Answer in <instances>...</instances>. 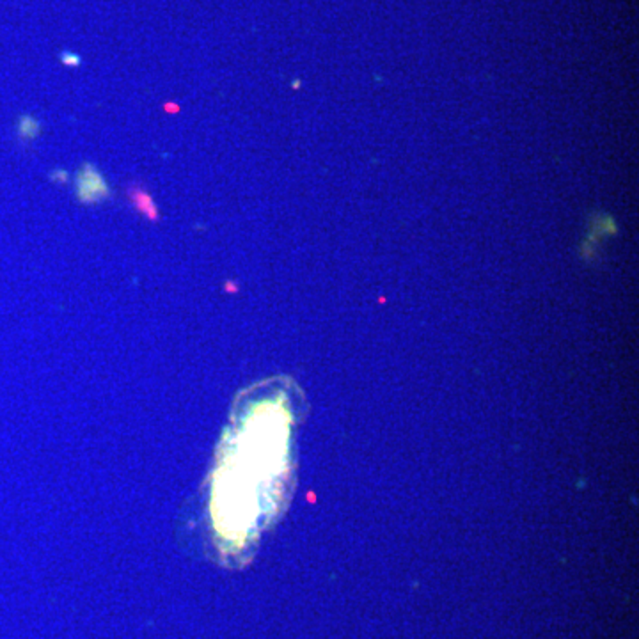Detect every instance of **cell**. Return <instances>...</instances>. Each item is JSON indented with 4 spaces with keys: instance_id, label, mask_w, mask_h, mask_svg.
Returning <instances> with one entry per match:
<instances>
[{
    "instance_id": "8992f818",
    "label": "cell",
    "mask_w": 639,
    "mask_h": 639,
    "mask_svg": "<svg viewBox=\"0 0 639 639\" xmlns=\"http://www.w3.org/2000/svg\"><path fill=\"white\" fill-rule=\"evenodd\" d=\"M50 179L52 181H55V183H59V181H61V183H66L68 171L66 169H55L54 172H50Z\"/></svg>"
},
{
    "instance_id": "277c9868",
    "label": "cell",
    "mask_w": 639,
    "mask_h": 639,
    "mask_svg": "<svg viewBox=\"0 0 639 639\" xmlns=\"http://www.w3.org/2000/svg\"><path fill=\"white\" fill-rule=\"evenodd\" d=\"M41 133V123L32 114H22L16 123V135L20 142H34Z\"/></svg>"
},
{
    "instance_id": "7a4b0ae2",
    "label": "cell",
    "mask_w": 639,
    "mask_h": 639,
    "mask_svg": "<svg viewBox=\"0 0 639 639\" xmlns=\"http://www.w3.org/2000/svg\"><path fill=\"white\" fill-rule=\"evenodd\" d=\"M75 197L78 203L86 204V206L105 203L112 197V190L107 183V178L91 162H84L75 174Z\"/></svg>"
},
{
    "instance_id": "6da1fadb",
    "label": "cell",
    "mask_w": 639,
    "mask_h": 639,
    "mask_svg": "<svg viewBox=\"0 0 639 639\" xmlns=\"http://www.w3.org/2000/svg\"><path fill=\"white\" fill-rule=\"evenodd\" d=\"M281 387L263 386L233 417L215 458L210 520L218 552H247L276 517L290 478L292 407Z\"/></svg>"
},
{
    "instance_id": "3957f363",
    "label": "cell",
    "mask_w": 639,
    "mask_h": 639,
    "mask_svg": "<svg viewBox=\"0 0 639 639\" xmlns=\"http://www.w3.org/2000/svg\"><path fill=\"white\" fill-rule=\"evenodd\" d=\"M126 197H128V203L132 204L146 220H149V223H158V206H156V203L153 201L151 194H149L142 185L130 183L128 188H126Z\"/></svg>"
},
{
    "instance_id": "5b68a950",
    "label": "cell",
    "mask_w": 639,
    "mask_h": 639,
    "mask_svg": "<svg viewBox=\"0 0 639 639\" xmlns=\"http://www.w3.org/2000/svg\"><path fill=\"white\" fill-rule=\"evenodd\" d=\"M61 63H63L64 66L77 68L80 66L82 61H80V55L78 54H73V52H63V54H61Z\"/></svg>"
}]
</instances>
